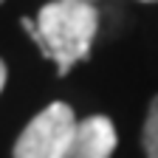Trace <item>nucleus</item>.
<instances>
[{"label":"nucleus","instance_id":"nucleus-6","mask_svg":"<svg viewBox=\"0 0 158 158\" xmlns=\"http://www.w3.org/2000/svg\"><path fill=\"white\" fill-rule=\"evenodd\" d=\"M71 3H96V0H71Z\"/></svg>","mask_w":158,"mask_h":158},{"label":"nucleus","instance_id":"nucleus-4","mask_svg":"<svg viewBox=\"0 0 158 158\" xmlns=\"http://www.w3.org/2000/svg\"><path fill=\"white\" fill-rule=\"evenodd\" d=\"M141 144H144L147 158H158V96L150 102L147 122H144V133H141Z\"/></svg>","mask_w":158,"mask_h":158},{"label":"nucleus","instance_id":"nucleus-5","mask_svg":"<svg viewBox=\"0 0 158 158\" xmlns=\"http://www.w3.org/2000/svg\"><path fill=\"white\" fill-rule=\"evenodd\" d=\"M3 85H6V62L0 59V90H3Z\"/></svg>","mask_w":158,"mask_h":158},{"label":"nucleus","instance_id":"nucleus-2","mask_svg":"<svg viewBox=\"0 0 158 158\" xmlns=\"http://www.w3.org/2000/svg\"><path fill=\"white\" fill-rule=\"evenodd\" d=\"M76 130L71 105L54 102L40 110L14 141V158H59Z\"/></svg>","mask_w":158,"mask_h":158},{"label":"nucleus","instance_id":"nucleus-7","mask_svg":"<svg viewBox=\"0 0 158 158\" xmlns=\"http://www.w3.org/2000/svg\"><path fill=\"white\" fill-rule=\"evenodd\" d=\"M144 3H155V0H144Z\"/></svg>","mask_w":158,"mask_h":158},{"label":"nucleus","instance_id":"nucleus-1","mask_svg":"<svg viewBox=\"0 0 158 158\" xmlns=\"http://www.w3.org/2000/svg\"><path fill=\"white\" fill-rule=\"evenodd\" d=\"M23 28L34 37L40 51L59 65V76H65L79 59L90 56V45L99 28V11L93 3L54 0L40 9L37 23L23 17Z\"/></svg>","mask_w":158,"mask_h":158},{"label":"nucleus","instance_id":"nucleus-3","mask_svg":"<svg viewBox=\"0 0 158 158\" xmlns=\"http://www.w3.org/2000/svg\"><path fill=\"white\" fill-rule=\"evenodd\" d=\"M116 141L118 135L107 116H88L85 122H76V130L59 158H110Z\"/></svg>","mask_w":158,"mask_h":158},{"label":"nucleus","instance_id":"nucleus-8","mask_svg":"<svg viewBox=\"0 0 158 158\" xmlns=\"http://www.w3.org/2000/svg\"><path fill=\"white\" fill-rule=\"evenodd\" d=\"M0 3H3V0H0Z\"/></svg>","mask_w":158,"mask_h":158}]
</instances>
